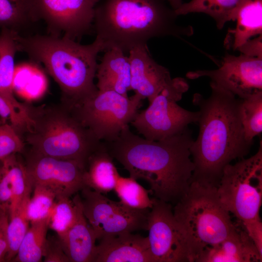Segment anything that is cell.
Segmentation results:
<instances>
[{"instance_id":"6da1fadb","label":"cell","mask_w":262,"mask_h":262,"mask_svg":"<svg viewBox=\"0 0 262 262\" xmlns=\"http://www.w3.org/2000/svg\"><path fill=\"white\" fill-rule=\"evenodd\" d=\"M193 141L188 127L170 137L152 141L134 134L128 125L116 140L104 143L130 177L145 180L154 197L175 205L192 182Z\"/></svg>"},{"instance_id":"7a4b0ae2","label":"cell","mask_w":262,"mask_h":262,"mask_svg":"<svg viewBox=\"0 0 262 262\" xmlns=\"http://www.w3.org/2000/svg\"><path fill=\"white\" fill-rule=\"evenodd\" d=\"M212 92L205 98L198 93L193 104L199 108L198 136L190 152L194 164L192 181L217 187L224 168L249 152L241 121L240 98L210 82Z\"/></svg>"},{"instance_id":"3957f363","label":"cell","mask_w":262,"mask_h":262,"mask_svg":"<svg viewBox=\"0 0 262 262\" xmlns=\"http://www.w3.org/2000/svg\"><path fill=\"white\" fill-rule=\"evenodd\" d=\"M166 0H99L93 29L102 51L117 48L124 52L147 46L152 38L181 37L193 34L192 26L178 24V16Z\"/></svg>"},{"instance_id":"277c9868","label":"cell","mask_w":262,"mask_h":262,"mask_svg":"<svg viewBox=\"0 0 262 262\" xmlns=\"http://www.w3.org/2000/svg\"><path fill=\"white\" fill-rule=\"evenodd\" d=\"M17 42L18 51L44 66L60 87L61 102L69 108H75L98 91L94 79L98 55L103 49L98 38L83 45L64 36L19 33Z\"/></svg>"},{"instance_id":"5b68a950","label":"cell","mask_w":262,"mask_h":262,"mask_svg":"<svg viewBox=\"0 0 262 262\" xmlns=\"http://www.w3.org/2000/svg\"><path fill=\"white\" fill-rule=\"evenodd\" d=\"M28 122L20 135L25 147L47 156L75 161L84 167L102 144L65 104L25 103Z\"/></svg>"},{"instance_id":"8992f818","label":"cell","mask_w":262,"mask_h":262,"mask_svg":"<svg viewBox=\"0 0 262 262\" xmlns=\"http://www.w3.org/2000/svg\"><path fill=\"white\" fill-rule=\"evenodd\" d=\"M173 212L189 262H196L204 250L226 239L236 228L219 199L217 188L195 181L175 205Z\"/></svg>"},{"instance_id":"52a82bcc","label":"cell","mask_w":262,"mask_h":262,"mask_svg":"<svg viewBox=\"0 0 262 262\" xmlns=\"http://www.w3.org/2000/svg\"><path fill=\"white\" fill-rule=\"evenodd\" d=\"M252 156L223 169L217 192L224 207L244 224L260 218L262 201V143Z\"/></svg>"},{"instance_id":"ba28073f","label":"cell","mask_w":262,"mask_h":262,"mask_svg":"<svg viewBox=\"0 0 262 262\" xmlns=\"http://www.w3.org/2000/svg\"><path fill=\"white\" fill-rule=\"evenodd\" d=\"M188 89L184 78H172L146 109L137 112L131 124L144 138L159 141L180 132L191 123H197L198 111H188L177 103Z\"/></svg>"},{"instance_id":"9c48e42d","label":"cell","mask_w":262,"mask_h":262,"mask_svg":"<svg viewBox=\"0 0 262 262\" xmlns=\"http://www.w3.org/2000/svg\"><path fill=\"white\" fill-rule=\"evenodd\" d=\"M142 100L135 93L128 97L113 91L98 90L71 110L98 140L107 143L116 140L131 123Z\"/></svg>"},{"instance_id":"30bf717a","label":"cell","mask_w":262,"mask_h":262,"mask_svg":"<svg viewBox=\"0 0 262 262\" xmlns=\"http://www.w3.org/2000/svg\"><path fill=\"white\" fill-rule=\"evenodd\" d=\"M80 192L83 213L97 239L123 232L147 230L149 209L130 208L88 187Z\"/></svg>"},{"instance_id":"8fae6325","label":"cell","mask_w":262,"mask_h":262,"mask_svg":"<svg viewBox=\"0 0 262 262\" xmlns=\"http://www.w3.org/2000/svg\"><path fill=\"white\" fill-rule=\"evenodd\" d=\"M186 76L209 77L211 83L244 98L262 92V57L227 53L218 68L191 71Z\"/></svg>"},{"instance_id":"7c38bea8","label":"cell","mask_w":262,"mask_h":262,"mask_svg":"<svg viewBox=\"0 0 262 262\" xmlns=\"http://www.w3.org/2000/svg\"><path fill=\"white\" fill-rule=\"evenodd\" d=\"M21 153L25 156L24 164L33 186L47 187L57 196L68 197L85 187L84 166L78 162L43 155L26 147Z\"/></svg>"},{"instance_id":"4fadbf2b","label":"cell","mask_w":262,"mask_h":262,"mask_svg":"<svg viewBox=\"0 0 262 262\" xmlns=\"http://www.w3.org/2000/svg\"><path fill=\"white\" fill-rule=\"evenodd\" d=\"M152 199L153 205L147 215V237L153 262H189L172 205Z\"/></svg>"},{"instance_id":"5bb4252c","label":"cell","mask_w":262,"mask_h":262,"mask_svg":"<svg viewBox=\"0 0 262 262\" xmlns=\"http://www.w3.org/2000/svg\"><path fill=\"white\" fill-rule=\"evenodd\" d=\"M99 0H38L40 19L51 35L80 40L93 29L95 8Z\"/></svg>"},{"instance_id":"9a60e30c","label":"cell","mask_w":262,"mask_h":262,"mask_svg":"<svg viewBox=\"0 0 262 262\" xmlns=\"http://www.w3.org/2000/svg\"><path fill=\"white\" fill-rule=\"evenodd\" d=\"M131 65V89L150 102L172 79L168 70L150 56L147 46L129 51Z\"/></svg>"},{"instance_id":"2e32d148","label":"cell","mask_w":262,"mask_h":262,"mask_svg":"<svg viewBox=\"0 0 262 262\" xmlns=\"http://www.w3.org/2000/svg\"><path fill=\"white\" fill-rule=\"evenodd\" d=\"M99 240L93 262H153L147 237L126 232Z\"/></svg>"},{"instance_id":"e0dca14e","label":"cell","mask_w":262,"mask_h":262,"mask_svg":"<svg viewBox=\"0 0 262 262\" xmlns=\"http://www.w3.org/2000/svg\"><path fill=\"white\" fill-rule=\"evenodd\" d=\"M240 224L226 239L204 250L196 262H262V256Z\"/></svg>"},{"instance_id":"ac0fdd59","label":"cell","mask_w":262,"mask_h":262,"mask_svg":"<svg viewBox=\"0 0 262 262\" xmlns=\"http://www.w3.org/2000/svg\"><path fill=\"white\" fill-rule=\"evenodd\" d=\"M104 52L96 72L98 89L113 91L128 96V92L131 90L129 56L117 48H112Z\"/></svg>"},{"instance_id":"d6986e66","label":"cell","mask_w":262,"mask_h":262,"mask_svg":"<svg viewBox=\"0 0 262 262\" xmlns=\"http://www.w3.org/2000/svg\"><path fill=\"white\" fill-rule=\"evenodd\" d=\"M232 21H236V26L229 30L224 45L227 49L238 50L252 37L262 35V0H244Z\"/></svg>"},{"instance_id":"ffe728a7","label":"cell","mask_w":262,"mask_h":262,"mask_svg":"<svg viewBox=\"0 0 262 262\" xmlns=\"http://www.w3.org/2000/svg\"><path fill=\"white\" fill-rule=\"evenodd\" d=\"M59 239L70 262H93L97 239L84 215L82 204L75 222Z\"/></svg>"},{"instance_id":"44dd1931","label":"cell","mask_w":262,"mask_h":262,"mask_svg":"<svg viewBox=\"0 0 262 262\" xmlns=\"http://www.w3.org/2000/svg\"><path fill=\"white\" fill-rule=\"evenodd\" d=\"M113 159L102 142L90 155L85 164L83 180L85 187L101 194L114 190L120 175Z\"/></svg>"},{"instance_id":"7402d4cb","label":"cell","mask_w":262,"mask_h":262,"mask_svg":"<svg viewBox=\"0 0 262 262\" xmlns=\"http://www.w3.org/2000/svg\"><path fill=\"white\" fill-rule=\"evenodd\" d=\"M17 32L6 28H1L0 33V84L5 99L13 113L21 114L24 107L15 98L12 87L15 68V56L18 51Z\"/></svg>"},{"instance_id":"603a6c76","label":"cell","mask_w":262,"mask_h":262,"mask_svg":"<svg viewBox=\"0 0 262 262\" xmlns=\"http://www.w3.org/2000/svg\"><path fill=\"white\" fill-rule=\"evenodd\" d=\"M12 87L14 93L29 102L44 95L48 81L43 71L36 65L24 63L15 66Z\"/></svg>"},{"instance_id":"cb8c5ba5","label":"cell","mask_w":262,"mask_h":262,"mask_svg":"<svg viewBox=\"0 0 262 262\" xmlns=\"http://www.w3.org/2000/svg\"><path fill=\"white\" fill-rule=\"evenodd\" d=\"M39 20L38 0H0V28L19 33Z\"/></svg>"},{"instance_id":"d4e9b609","label":"cell","mask_w":262,"mask_h":262,"mask_svg":"<svg viewBox=\"0 0 262 262\" xmlns=\"http://www.w3.org/2000/svg\"><path fill=\"white\" fill-rule=\"evenodd\" d=\"M244 0H191L175 10L176 15L202 13L211 16L218 29H222L233 16Z\"/></svg>"},{"instance_id":"484cf974","label":"cell","mask_w":262,"mask_h":262,"mask_svg":"<svg viewBox=\"0 0 262 262\" xmlns=\"http://www.w3.org/2000/svg\"><path fill=\"white\" fill-rule=\"evenodd\" d=\"M17 154H13L2 160L9 177L12 192V203L9 213L31 197L33 188L24 162L18 157Z\"/></svg>"},{"instance_id":"4316f807","label":"cell","mask_w":262,"mask_h":262,"mask_svg":"<svg viewBox=\"0 0 262 262\" xmlns=\"http://www.w3.org/2000/svg\"><path fill=\"white\" fill-rule=\"evenodd\" d=\"M48 229V219L31 223L12 262L41 261Z\"/></svg>"},{"instance_id":"83f0119b","label":"cell","mask_w":262,"mask_h":262,"mask_svg":"<svg viewBox=\"0 0 262 262\" xmlns=\"http://www.w3.org/2000/svg\"><path fill=\"white\" fill-rule=\"evenodd\" d=\"M71 197L56 196L48 218L49 228L59 238L63 236L75 222L81 206V199L77 193Z\"/></svg>"},{"instance_id":"f1b7e54d","label":"cell","mask_w":262,"mask_h":262,"mask_svg":"<svg viewBox=\"0 0 262 262\" xmlns=\"http://www.w3.org/2000/svg\"><path fill=\"white\" fill-rule=\"evenodd\" d=\"M239 113L245 137L253 143L262 132V92L240 98Z\"/></svg>"},{"instance_id":"f546056e","label":"cell","mask_w":262,"mask_h":262,"mask_svg":"<svg viewBox=\"0 0 262 262\" xmlns=\"http://www.w3.org/2000/svg\"><path fill=\"white\" fill-rule=\"evenodd\" d=\"M114 190L120 201L126 206L135 209H150L153 199L148 196L150 191L146 190L131 177L119 176Z\"/></svg>"},{"instance_id":"4dcf8cb0","label":"cell","mask_w":262,"mask_h":262,"mask_svg":"<svg viewBox=\"0 0 262 262\" xmlns=\"http://www.w3.org/2000/svg\"><path fill=\"white\" fill-rule=\"evenodd\" d=\"M30 198L25 200L17 209L9 213L8 251L5 262H12L15 257L30 227V222L27 214V205Z\"/></svg>"},{"instance_id":"1f68e13d","label":"cell","mask_w":262,"mask_h":262,"mask_svg":"<svg viewBox=\"0 0 262 262\" xmlns=\"http://www.w3.org/2000/svg\"><path fill=\"white\" fill-rule=\"evenodd\" d=\"M33 190L27 208L30 224L48 219L57 196L51 190L41 185H34Z\"/></svg>"},{"instance_id":"d6a6232c","label":"cell","mask_w":262,"mask_h":262,"mask_svg":"<svg viewBox=\"0 0 262 262\" xmlns=\"http://www.w3.org/2000/svg\"><path fill=\"white\" fill-rule=\"evenodd\" d=\"M25 145L20 135L10 123L0 120V160L13 154L21 153Z\"/></svg>"},{"instance_id":"836d02e7","label":"cell","mask_w":262,"mask_h":262,"mask_svg":"<svg viewBox=\"0 0 262 262\" xmlns=\"http://www.w3.org/2000/svg\"><path fill=\"white\" fill-rule=\"evenodd\" d=\"M43 257L45 262H70L58 236L47 237Z\"/></svg>"},{"instance_id":"e575fe53","label":"cell","mask_w":262,"mask_h":262,"mask_svg":"<svg viewBox=\"0 0 262 262\" xmlns=\"http://www.w3.org/2000/svg\"><path fill=\"white\" fill-rule=\"evenodd\" d=\"M242 225L262 256V222L261 218Z\"/></svg>"},{"instance_id":"d590c367","label":"cell","mask_w":262,"mask_h":262,"mask_svg":"<svg viewBox=\"0 0 262 262\" xmlns=\"http://www.w3.org/2000/svg\"><path fill=\"white\" fill-rule=\"evenodd\" d=\"M9 213L0 207V262H5L8 251Z\"/></svg>"},{"instance_id":"8d00e7d4","label":"cell","mask_w":262,"mask_h":262,"mask_svg":"<svg viewBox=\"0 0 262 262\" xmlns=\"http://www.w3.org/2000/svg\"><path fill=\"white\" fill-rule=\"evenodd\" d=\"M238 50L247 55L262 57V35L251 39Z\"/></svg>"},{"instance_id":"74e56055","label":"cell","mask_w":262,"mask_h":262,"mask_svg":"<svg viewBox=\"0 0 262 262\" xmlns=\"http://www.w3.org/2000/svg\"><path fill=\"white\" fill-rule=\"evenodd\" d=\"M0 116L1 118L7 120L13 125L14 116L13 111L6 100L0 96Z\"/></svg>"},{"instance_id":"f35d334b","label":"cell","mask_w":262,"mask_h":262,"mask_svg":"<svg viewBox=\"0 0 262 262\" xmlns=\"http://www.w3.org/2000/svg\"><path fill=\"white\" fill-rule=\"evenodd\" d=\"M170 7L174 10L179 8L183 3L182 0H166Z\"/></svg>"},{"instance_id":"ab89813d","label":"cell","mask_w":262,"mask_h":262,"mask_svg":"<svg viewBox=\"0 0 262 262\" xmlns=\"http://www.w3.org/2000/svg\"><path fill=\"white\" fill-rule=\"evenodd\" d=\"M0 96H1L2 98H3L5 99L4 98V95L3 92V90L2 89L1 86L0 84Z\"/></svg>"},{"instance_id":"60d3db41","label":"cell","mask_w":262,"mask_h":262,"mask_svg":"<svg viewBox=\"0 0 262 262\" xmlns=\"http://www.w3.org/2000/svg\"><path fill=\"white\" fill-rule=\"evenodd\" d=\"M2 160H0V168L2 166Z\"/></svg>"}]
</instances>
